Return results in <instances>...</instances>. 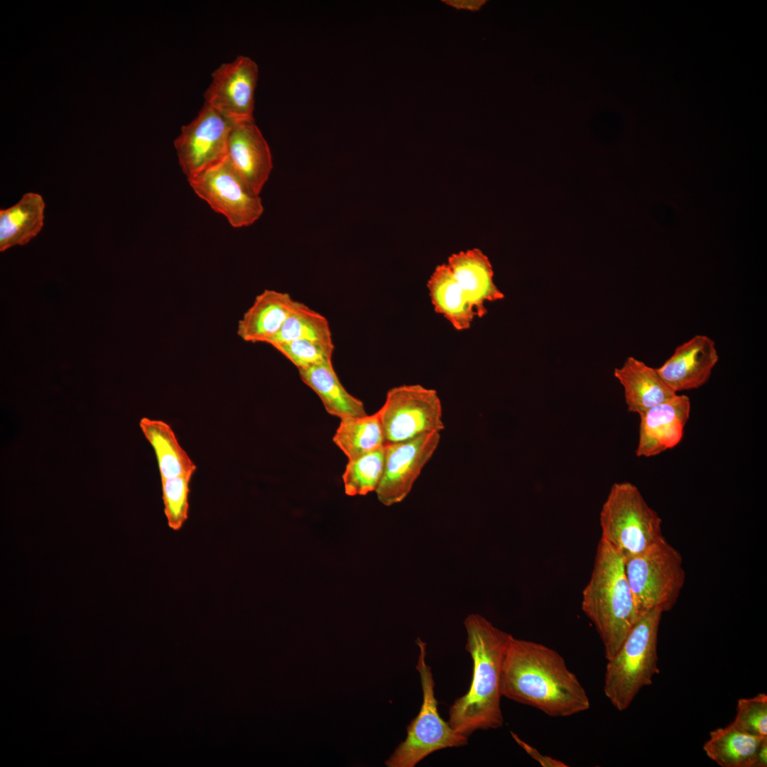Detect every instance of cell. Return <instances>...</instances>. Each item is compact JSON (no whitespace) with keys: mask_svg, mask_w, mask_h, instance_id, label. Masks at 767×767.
Instances as JSON below:
<instances>
[{"mask_svg":"<svg viewBox=\"0 0 767 767\" xmlns=\"http://www.w3.org/2000/svg\"><path fill=\"white\" fill-rule=\"evenodd\" d=\"M767 766V737L764 738L756 754L754 767Z\"/></svg>","mask_w":767,"mask_h":767,"instance_id":"32","label":"cell"},{"mask_svg":"<svg viewBox=\"0 0 767 767\" xmlns=\"http://www.w3.org/2000/svg\"><path fill=\"white\" fill-rule=\"evenodd\" d=\"M377 413L385 445L440 433L445 428L437 392L420 384L401 385L389 389Z\"/></svg>","mask_w":767,"mask_h":767,"instance_id":"8","label":"cell"},{"mask_svg":"<svg viewBox=\"0 0 767 767\" xmlns=\"http://www.w3.org/2000/svg\"><path fill=\"white\" fill-rule=\"evenodd\" d=\"M298 370L332 362L334 345L308 339H295L271 344Z\"/></svg>","mask_w":767,"mask_h":767,"instance_id":"28","label":"cell"},{"mask_svg":"<svg viewBox=\"0 0 767 767\" xmlns=\"http://www.w3.org/2000/svg\"><path fill=\"white\" fill-rule=\"evenodd\" d=\"M257 64L239 55L222 64L212 73V81L204 94L207 104L231 121L254 119V92L258 80Z\"/></svg>","mask_w":767,"mask_h":767,"instance_id":"12","label":"cell"},{"mask_svg":"<svg viewBox=\"0 0 767 767\" xmlns=\"http://www.w3.org/2000/svg\"><path fill=\"white\" fill-rule=\"evenodd\" d=\"M298 371L302 381L319 396L329 414L340 419L367 415L363 402L342 384L332 362Z\"/></svg>","mask_w":767,"mask_h":767,"instance_id":"20","label":"cell"},{"mask_svg":"<svg viewBox=\"0 0 767 767\" xmlns=\"http://www.w3.org/2000/svg\"><path fill=\"white\" fill-rule=\"evenodd\" d=\"M602 538L624 560L631 559L662 538V519L636 485L614 484L600 512Z\"/></svg>","mask_w":767,"mask_h":767,"instance_id":"5","label":"cell"},{"mask_svg":"<svg viewBox=\"0 0 767 767\" xmlns=\"http://www.w3.org/2000/svg\"><path fill=\"white\" fill-rule=\"evenodd\" d=\"M45 202L35 192L24 194L14 205L0 210V250L25 245L43 227Z\"/></svg>","mask_w":767,"mask_h":767,"instance_id":"21","label":"cell"},{"mask_svg":"<svg viewBox=\"0 0 767 767\" xmlns=\"http://www.w3.org/2000/svg\"><path fill=\"white\" fill-rule=\"evenodd\" d=\"M663 614L653 609L640 616L618 652L607 660L604 692L620 712L628 709L659 673L658 636Z\"/></svg>","mask_w":767,"mask_h":767,"instance_id":"4","label":"cell"},{"mask_svg":"<svg viewBox=\"0 0 767 767\" xmlns=\"http://www.w3.org/2000/svg\"><path fill=\"white\" fill-rule=\"evenodd\" d=\"M511 734L515 741L532 758L535 760L543 767H567L568 766L562 761L552 758L549 756L543 755L540 752L531 746L526 741H523L517 734L511 731Z\"/></svg>","mask_w":767,"mask_h":767,"instance_id":"30","label":"cell"},{"mask_svg":"<svg viewBox=\"0 0 767 767\" xmlns=\"http://www.w3.org/2000/svg\"><path fill=\"white\" fill-rule=\"evenodd\" d=\"M447 264L479 317L487 313L486 302L504 298V293L494 283L491 264L480 249H472L453 254Z\"/></svg>","mask_w":767,"mask_h":767,"instance_id":"16","label":"cell"},{"mask_svg":"<svg viewBox=\"0 0 767 767\" xmlns=\"http://www.w3.org/2000/svg\"><path fill=\"white\" fill-rule=\"evenodd\" d=\"M340 420L332 440L348 459L385 446L384 431L377 412Z\"/></svg>","mask_w":767,"mask_h":767,"instance_id":"24","label":"cell"},{"mask_svg":"<svg viewBox=\"0 0 767 767\" xmlns=\"http://www.w3.org/2000/svg\"><path fill=\"white\" fill-rule=\"evenodd\" d=\"M427 287L436 312L444 316L457 330L470 327L477 314L447 263L435 268Z\"/></svg>","mask_w":767,"mask_h":767,"instance_id":"19","label":"cell"},{"mask_svg":"<svg viewBox=\"0 0 767 767\" xmlns=\"http://www.w3.org/2000/svg\"><path fill=\"white\" fill-rule=\"evenodd\" d=\"M193 474L161 479L164 513L170 528H181L188 516L190 482Z\"/></svg>","mask_w":767,"mask_h":767,"instance_id":"27","label":"cell"},{"mask_svg":"<svg viewBox=\"0 0 767 767\" xmlns=\"http://www.w3.org/2000/svg\"><path fill=\"white\" fill-rule=\"evenodd\" d=\"M444 2L457 9H463L471 11L478 10L485 2L482 0H445Z\"/></svg>","mask_w":767,"mask_h":767,"instance_id":"31","label":"cell"},{"mask_svg":"<svg viewBox=\"0 0 767 767\" xmlns=\"http://www.w3.org/2000/svg\"><path fill=\"white\" fill-rule=\"evenodd\" d=\"M626 575L638 618L675 606L685 582L680 553L665 537L641 554L624 561Z\"/></svg>","mask_w":767,"mask_h":767,"instance_id":"6","label":"cell"},{"mask_svg":"<svg viewBox=\"0 0 767 767\" xmlns=\"http://www.w3.org/2000/svg\"><path fill=\"white\" fill-rule=\"evenodd\" d=\"M227 157L241 180L259 195L271 174L273 163L268 144L254 119L232 123Z\"/></svg>","mask_w":767,"mask_h":767,"instance_id":"14","label":"cell"},{"mask_svg":"<svg viewBox=\"0 0 767 767\" xmlns=\"http://www.w3.org/2000/svg\"><path fill=\"white\" fill-rule=\"evenodd\" d=\"M718 360L714 341L707 335L696 334L678 345L656 369L665 383L678 393L705 385Z\"/></svg>","mask_w":767,"mask_h":767,"instance_id":"15","label":"cell"},{"mask_svg":"<svg viewBox=\"0 0 767 767\" xmlns=\"http://www.w3.org/2000/svg\"><path fill=\"white\" fill-rule=\"evenodd\" d=\"M501 691L516 702L553 717H566L590 707L585 689L555 650L510 635L504 653Z\"/></svg>","mask_w":767,"mask_h":767,"instance_id":"1","label":"cell"},{"mask_svg":"<svg viewBox=\"0 0 767 767\" xmlns=\"http://www.w3.org/2000/svg\"><path fill=\"white\" fill-rule=\"evenodd\" d=\"M296 301L288 293L265 289L239 320L237 335L246 342L268 344L279 332Z\"/></svg>","mask_w":767,"mask_h":767,"instance_id":"17","label":"cell"},{"mask_svg":"<svg viewBox=\"0 0 767 767\" xmlns=\"http://www.w3.org/2000/svg\"><path fill=\"white\" fill-rule=\"evenodd\" d=\"M308 339L334 345L327 319L302 302L296 303L279 332L268 343Z\"/></svg>","mask_w":767,"mask_h":767,"instance_id":"25","label":"cell"},{"mask_svg":"<svg viewBox=\"0 0 767 767\" xmlns=\"http://www.w3.org/2000/svg\"><path fill=\"white\" fill-rule=\"evenodd\" d=\"M419 655L415 668L419 673L423 702L418 715L407 727V736L385 762L388 767H414L436 751L467 744L468 737L456 732L440 717L435 695V681L426 663V643L417 638Z\"/></svg>","mask_w":767,"mask_h":767,"instance_id":"7","label":"cell"},{"mask_svg":"<svg viewBox=\"0 0 767 767\" xmlns=\"http://www.w3.org/2000/svg\"><path fill=\"white\" fill-rule=\"evenodd\" d=\"M232 121L205 104L197 116L182 126L174 141L179 164L187 176L193 177L227 157Z\"/></svg>","mask_w":767,"mask_h":767,"instance_id":"10","label":"cell"},{"mask_svg":"<svg viewBox=\"0 0 767 767\" xmlns=\"http://www.w3.org/2000/svg\"><path fill=\"white\" fill-rule=\"evenodd\" d=\"M187 180L194 192L233 227L249 226L263 213L259 195L241 180L227 157Z\"/></svg>","mask_w":767,"mask_h":767,"instance_id":"9","label":"cell"},{"mask_svg":"<svg viewBox=\"0 0 767 767\" xmlns=\"http://www.w3.org/2000/svg\"><path fill=\"white\" fill-rule=\"evenodd\" d=\"M582 609L595 626L606 659H611L638 616L624 560L602 538L590 579L582 592Z\"/></svg>","mask_w":767,"mask_h":767,"instance_id":"3","label":"cell"},{"mask_svg":"<svg viewBox=\"0 0 767 767\" xmlns=\"http://www.w3.org/2000/svg\"><path fill=\"white\" fill-rule=\"evenodd\" d=\"M384 461L385 446L349 459L342 475L345 494L364 496L375 491L383 474Z\"/></svg>","mask_w":767,"mask_h":767,"instance_id":"26","label":"cell"},{"mask_svg":"<svg viewBox=\"0 0 767 767\" xmlns=\"http://www.w3.org/2000/svg\"><path fill=\"white\" fill-rule=\"evenodd\" d=\"M440 433L385 445L384 472L375 491L378 500L390 506L403 501L436 451Z\"/></svg>","mask_w":767,"mask_h":767,"instance_id":"11","label":"cell"},{"mask_svg":"<svg viewBox=\"0 0 767 767\" xmlns=\"http://www.w3.org/2000/svg\"><path fill=\"white\" fill-rule=\"evenodd\" d=\"M614 376L624 387L628 411L638 415L677 394L656 369L633 357L614 369Z\"/></svg>","mask_w":767,"mask_h":767,"instance_id":"18","label":"cell"},{"mask_svg":"<svg viewBox=\"0 0 767 767\" xmlns=\"http://www.w3.org/2000/svg\"><path fill=\"white\" fill-rule=\"evenodd\" d=\"M731 723L748 734L767 736V695L758 693L751 697L739 699L736 715Z\"/></svg>","mask_w":767,"mask_h":767,"instance_id":"29","label":"cell"},{"mask_svg":"<svg viewBox=\"0 0 767 767\" xmlns=\"http://www.w3.org/2000/svg\"><path fill=\"white\" fill-rule=\"evenodd\" d=\"M690 408L689 397L677 393L639 415L636 456L653 457L678 445L683 437Z\"/></svg>","mask_w":767,"mask_h":767,"instance_id":"13","label":"cell"},{"mask_svg":"<svg viewBox=\"0 0 767 767\" xmlns=\"http://www.w3.org/2000/svg\"><path fill=\"white\" fill-rule=\"evenodd\" d=\"M139 426L155 452L161 479L194 474L197 467L180 445L170 425L144 417L140 420Z\"/></svg>","mask_w":767,"mask_h":767,"instance_id":"23","label":"cell"},{"mask_svg":"<svg viewBox=\"0 0 767 767\" xmlns=\"http://www.w3.org/2000/svg\"><path fill=\"white\" fill-rule=\"evenodd\" d=\"M766 737L748 734L730 723L710 731L703 751L721 767H754L758 750Z\"/></svg>","mask_w":767,"mask_h":767,"instance_id":"22","label":"cell"},{"mask_svg":"<svg viewBox=\"0 0 767 767\" xmlns=\"http://www.w3.org/2000/svg\"><path fill=\"white\" fill-rule=\"evenodd\" d=\"M464 624L467 633L465 648L473 660L472 678L467 692L450 707L447 722L456 732L468 737L477 730L503 726L501 673L511 634L477 614L468 615Z\"/></svg>","mask_w":767,"mask_h":767,"instance_id":"2","label":"cell"}]
</instances>
